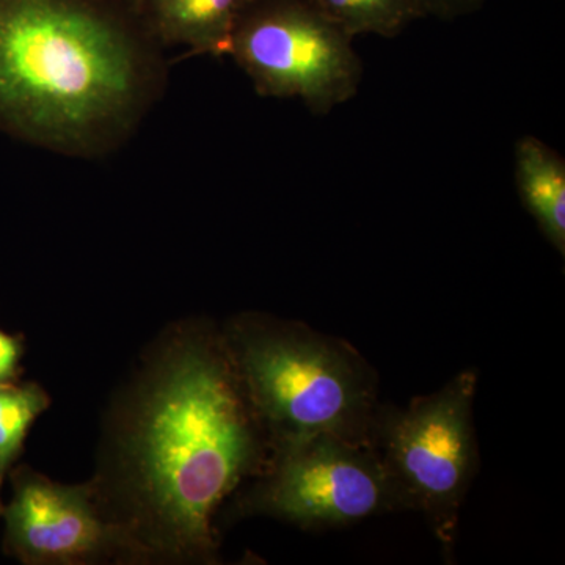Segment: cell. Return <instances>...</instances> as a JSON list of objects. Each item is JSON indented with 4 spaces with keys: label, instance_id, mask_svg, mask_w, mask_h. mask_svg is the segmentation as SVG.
<instances>
[{
    "label": "cell",
    "instance_id": "6da1fadb",
    "mask_svg": "<svg viewBox=\"0 0 565 565\" xmlns=\"http://www.w3.org/2000/svg\"><path fill=\"white\" fill-rule=\"evenodd\" d=\"M269 455L222 327L181 319L111 397L90 484L143 565L215 564L218 512Z\"/></svg>",
    "mask_w": 565,
    "mask_h": 565
},
{
    "label": "cell",
    "instance_id": "7a4b0ae2",
    "mask_svg": "<svg viewBox=\"0 0 565 565\" xmlns=\"http://www.w3.org/2000/svg\"><path fill=\"white\" fill-rule=\"evenodd\" d=\"M166 51L111 0H0V132L66 158L120 150L161 102Z\"/></svg>",
    "mask_w": 565,
    "mask_h": 565
},
{
    "label": "cell",
    "instance_id": "3957f363",
    "mask_svg": "<svg viewBox=\"0 0 565 565\" xmlns=\"http://www.w3.org/2000/svg\"><path fill=\"white\" fill-rule=\"evenodd\" d=\"M222 334L270 449L319 434L371 444L379 408L359 353L263 313L234 316Z\"/></svg>",
    "mask_w": 565,
    "mask_h": 565
},
{
    "label": "cell",
    "instance_id": "277c9868",
    "mask_svg": "<svg viewBox=\"0 0 565 565\" xmlns=\"http://www.w3.org/2000/svg\"><path fill=\"white\" fill-rule=\"evenodd\" d=\"M232 505L237 519L270 516L302 530L349 526L403 509L370 441L319 434L270 449Z\"/></svg>",
    "mask_w": 565,
    "mask_h": 565
},
{
    "label": "cell",
    "instance_id": "5b68a950",
    "mask_svg": "<svg viewBox=\"0 0 565 565\" xmlns=\"http://www.w3.org/2000/svg\"><path fill=\"white\" fill-rule=\"evenodd\" d=\"M476 385L475 371H463L407 411H379L371 434L403 509L423 512L445 545L452 544L478 462Z\"/></svg>",
    "mask_w": 565,
    "mask_h": 565
},
{
    "label": "cell",
    "instance_id": "8992f818",
    "mask_svg": "<svg viewBox=\"0 0 565 565\" xmlns=\"http://www.w3.org/2000/svg\"><path fill=\"white\" fill-rule=\"evenodd\" d=\"M352 36L311 0H252L228 57L264 98H299L327 115L359 92L363 66Z\"/></svg>",
    "mask_w": 565,
    "mask_h": 565
},
{
    "label": "cell",
    "instance_id": "52a82bcc",
    "mask_svg": "<svg viewBox=\"0 0 565 565\" xmlns=\"http://www.w3.org/2000/svg\"><path fill=\"white\" fill-rule=\"evenodd\" d=\"M3 504V550L24 565H143L137 546L111 523L90 481L63 484L29 465L11 468Z\"/></svg>",
    "mask_w": 565,
    "mask_h": 565
},
{
    "label": "cell",
    "instance_id": "ba28073f",
    "mask_svg": "<svg viewBox=\"0 0 565 565\" xmlns=\"http://www.w3.org/2000/svg\"><path fill=\"white\" fill-rule=\"evenodd\" d=\"M252 0H139L136 17L163 51L185 47L192 55H228L234 29Z\"/></svg>",
    "mask_w": 565,
    "mask_h": 565
},
{
    "label": "cell",
    "instance_id": "9c48e42d",
    "mask_svg": "<svg viewBox=\"0 0 565 565\" xmlns=\"http://www.w3.org/2000/svg\"><path fill=\"white\" fill-rule=\"evenodd\" d=\"M515 180L523 206L548 243L565 253V162L544 141L523 137L515 147Z\"/></svg>",
    "mask_w": 565,
    "mask_h": 565
},
{
    "label": "cell",
    "instance_id": "30bf717a",
    "mask_svg": "<svg viewBox=\"0 0 565 565\" xmlns=\"http://www.w3.org/2000/svg\"><path fill=\"white\" fill-rule=\"evenodd\" d=\"M319 10L343 29L348 35L392 36L418 20L419 13L411 0H311Z\"/></svg>",
    "mask_w": 565,
    "mask_h": 565
},
{
    "label": "cell",
    "instance_id": "8fae6325",
    "mask_svg": "<svg viewBox=\"0 0 565 565\" xmlns=\"http://www.w3.org/2000/svg\"><path fill=\"white\" fill-rule=\"evenodd\" d=\"M50 405V394L36 382L0 384V476L3 479L21 456L32 424Z\"/></svg>",
    "mask_w": 565,
    "mask_h": 565
},
{
    "label": "cell",
    "instance_id": "7c38bea8",
    "mask_svg": "<svg viewBox=\"0 0 565 565\" xmlns=\"http://www.w3.org/2000/svg\"><path fill=\"white\" fill-rule=\"evenodd\" d=\"M24 352L25 341L22 334H11L0 329V384H9L20 379Z\"/></svg>",
    "mask_w": 565,
    "mask_h": 565
},
{
    "label": "cell",
    "instance_id": "4fadbf2b",
    "mask_svg": "<svg viewBox=\"0 0 565 565\" xmlns=\"http://www.w3.org/2000/svg\"><path fill=\"white\" fill-rule=\"evenodd\" d=\"M419 17H435L441 20L465 17L481 9L486 0H411Z\"/></svg>",
    "mask_w": 565,
    "mask_h": 565
},
{
    "label": "cell",
    "instance_id": "5bb4252c",
    "mask_svg": "<svg viewBox=\"0 0 565 565\" xmlns=\"http://www.w3.org/2000/svg\"><path fill=\"white\" fill-rule=\"evenodd\" d=\"M111 2L120 3L122 7H128V9H131L132 11L136 10L137 2L139 0H111ZM136 13V11H134Z\"/></svg>",
    "mask_w": 565,
    "mask_h": 565
},
{
    "label": "cell",
    "instance_id": "9a60e30c",
    "mask_svg": "<svg viewBox=\"0 0 565 565\" xmlns=\"http://www.w3.org/2000/svg\"><path fill=\"white\" fill-rule=\"evenodd\" d=\"M2 484H3V478H2V476H0V490H2ZM2 511H3V503H2V498H0V522H2Z\"/></svg>",
    "mask_w": 565,
    "mask_h": 565
}]
</instances>
